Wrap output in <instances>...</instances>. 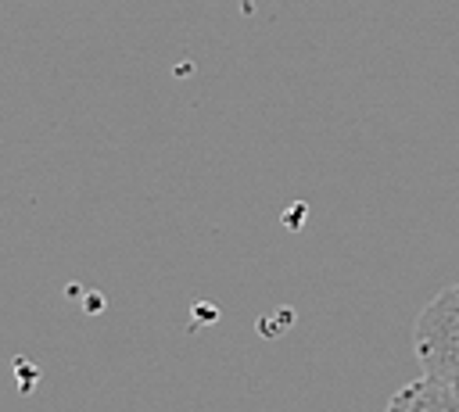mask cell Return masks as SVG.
Masks as SVG:
<instances>
[{"label":"cell","instance_id":"cell-2","mask_svg":"<svg viewBox=\"0 0 459 412\" xmlns=\"http://www.w3.org/2000/svg\"><path fill=\"white\" fill-rule=\"evenodd\" d=\"M384 412H459V387L437 376H420L391 394Z\"/></svg>","mask_w":459,"mask_h":412},{"label":"cell","instance_id":"cell-1","mask_svg":"<svg viewBox=\"0 0 459 412\" xmlns=\"http://www.w3.org/2000/svg\"><path fill=\"white\" fill-rule=\"evenodd\" d=\"M412 351L427 376L459 387V283L434 294L412 322Z\"/></svg>","mask_w":459,"mask_h":412}]
</instances>
